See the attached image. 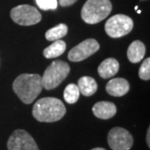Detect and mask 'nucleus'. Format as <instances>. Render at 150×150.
Listing matches in <instances>:
<instances>
[{
	"instance_id": "0eeeda50",
	"label": "nucleus",
	"mask_w": 150,
	"mask_h": 150,
	"mask_svg": "<svg viewBox=\"0 0 150 150\" xmlns=\"http://www.w3.org/2000/svg\"><path fill=\"white\" fill-rule=\"evenodd\" d=\"M108 143L112 150H129L134 144V138L127 129L114 127L108 132Z\"/></svg>"
},
{
	"instance_id": "aec40b11",
	"label": "nucleus",
	"mask_w": 150,
	"mask_h": 150,
	"mask_svg": "<svg viewBox=\"0 0 150 150\" xmlns=\"http://www.w3.org/2000/svg\"><path fill=\"white\" fill-rule=\"evenodd\" d=\"M76 2L77 0H59L58 4H59L62 7H68V6L73 5Z\"/></svg>"
},
{
	"instance_id": "412c9836",
	"label": "nucleus",
	"mask_w": 150,
	"mask_h": 150,
	"mask_svg": "<svg viewBox=\"0 0 150 150\" xmlns=\"http://www.w3.org/2000/svg\"><path fill=\"white\" fill-rule=\"evenodd\" d=\"M150 135V129L149 128L148 129V132H147V137H146V142H147V144H148V147L149 148L150 147V141H149V136Z\"/></svg>"
},
{
	"instance_id": "5701e85b",
	"label": "nucleus",
	"mask_w": 150,
	"mask_h": 150,
	"mask_svg": "<svg viewBox=\"0 0 150 150\" xmlns=\"http://www.w3.org/2000/svg\"><path fill=\"white\" fill-rule=\"evenodd\" d=\"M141 13V10H138V13Z\"/></svg>"
},
{
	"instance_id": "1a4fd4ad",
	"label": "nucleus",
	"mask_w": 150,
	"mask_h": 150,
	"mask_svg": "<svg viewBox=\"0 0 150 150\" xmlns=\"http://www.w3.org/2000/svg\"><path fill=\"white\" fill-rule=\"evenodd\" d=\"M99 49V44L93 38H88L81 42L69 51L68 58L72 62H80L95 54Z\"/></svg>"
},
{
	"instance_id": "39448f33",
	"label": "nucleus",
	"mask_w": 150,
	"mask_h": 150,
	"mask_svg": "<svg viewBox=\"0 0 150 150\" xmlns=\"http://www.w3.org/2000/svg\"><path fill=\"white\" fill-rule=\"evenodd\" d=\"M104 28L105 32L109 37L121 38L132 31L134 22L127 15L116 14L108 19Z\"/></svg>"
},
{
	"instance_id": "ddd939ff",
	"label": "nucleus",
	"mask_w": 150,
	"mask_h": 150,
	"mask_svg": "<svg viewBox=\"0 0 150 150\" xmlns=\"http://www.w3.org/2000/svg\"><path fill=\"white\" fill-rule=\"evenodd\" d=\"M146 52L145 45L139 40H135L129 45L127 56L129 60L133 64L139 63L144 59Z\"/></svg>"
},
{
	"instance_id": "4be33fe9",
	"label": "nucleus",
	"mask_w": 150,
	"mask_h": 150,
	"mask_svg": "<svg viewBox=\"0 0 150 150\" xmlns=\"http://www.w3.org/2000/svg\"><path fill=\"white\" fill-rule=\"evenodd\" d=\"M91 150H106L105 149H103V148H94V149H93Z\"/></svg>"
},
{
	"instance_id": "9d476101",
	"label": "nucleus",
	"mask_w": 150,
	"mask_h": 150,
	"mask_svg": "<svg viewBox=\"0 0 150 150\" xmlns=\"http://www.w3.org/2000/svg\"><path fill=\"white\" fill-rule=\"evenodd\" d=\"M117 112V108L113 103L100 101L96 103L93 107V112L98 118L109 119L112 118Z\"/></svg>"
},
{
	"instance_id": "f3484780",
	"label": "nucleus",
	"mask_w": 150,
	"mask_h": 150,
	"mask_svg": "<svg viewBox=\"0 0 150 150\" xmlns=\"http://www.w3.org/2000/svg\"><path fill=\"white\" fill-rule=\"evenodd\" d=\"M80 92L78 85L74 83H69L65 88L64 92V98L66 102L69 104L75 103L79 98Z\"/></svg>"
},
{
	"instance_id": "6ab92c4d",
	"label": "nucleus",
	"mask_w": 150,
	"mask_h": 150,
	"mask_svg": "<svg viewBox=\"0 0 150 150\" xmlns=\"http://www.w3.org/2000/svg\"><path fill=\"white\" fill-rule=\"evenodd\" d=\"M39 8L42 10H54L58 7L57 0H35Z\"/></svg>"
},
{
	"instance_id": "423d86ee",
	"label": "nucleus",
	"mask_w": 150,
	"mask_h": 150,
	"mask_svg": "<svg viewBox=\"0 0 150 150\" xmlns=\"http://www.w3.org/2000/svg\"><path fill=\"white\" fill-rule=\"evenodd\" d=\"M12 20L22 26H31L41 21L42 15L36 8L28 4L18 5L10 12Z\"/></svg>"
},
{
	"instance_id": "7ed1b4c3",
	"label": "nucleus",
	"mask_w": 150,
	"mask_h": 150,
	"mask_svg": "<svg viewBox=\"0 0 150 150\" xmlns=\"http://www.w3.org/2000/svg\"><path fill=\"white\" fill-rule=\"evenodd\" d=\"M112 11L110 0H88L82 8L81 17L88 24H95L105 19Z\"/></svg>"
},
{
	"instance_id": "2eb2a0df",
	"label": "nucleus",
	"mask_w": 150,
	"mask_h": 150,
	"mask_svg": "<svg viewBox=\"0 0 150 150\" xmlns=\"http://www.w3.org/2000/svg\"><path fill=\"white\" fill-rule=\"evenodd\" d=\"M66 50V43L64 41L59 39L54 41V43H52L48 48H46L43 50V56L46 59H54L59 57L60 55L64 53Z\"/></svg>"
},
{
	"instance_id": "4468645a",
	"label": "nucleus",
	"mask_w": 150,
	"mask_h": 150,
	"mask_svg": "<svg viewBox=\"0 0 150 150\" xmlns=\"http://www.w3.org/2000/svg\"><path fill=\"white\" fill-rule=\"evenodd\" d=\"M78 87L81 93L87 97L93 95L98 89V84L95 79L88 76L81 77L78 81Z\"/></svg>"
},
{
	"instance_id": "9b49d317",
	"label": "nucleus",
	"mask_w": 150,
	"mask_h": 150,
	"mask_svg": "<svg viewBox=\"0 0 150 150\" xmlns=\"http://www.w3.org/2000/svg\"><path fill=\"white\" fill-rule=\"evenodd\" d=\"M129 90V83L123 78H116L109 81L106 85V91L114 97H122Z\"/></svg>"
},
{
	"instance_id": "a211bd4d",
	"label": "nucleus",
	"mask_w": 150,
	"mask_h": 150,
	"mask_svg": "<svg viewBox=\"0 0 150 150\" xmlns=\"http://www.w3.org/2000/svg\"><path fill=\"white\" fill-rule=\"evenodd\" d=\"M139 76L143 80H149L150 79V59L147 58L143 62L142 65L140 66L139 71Z\"/></svg>"
},
{
	"instance_id": "dca6fc26",
	"label": "nucleus",
	"mask_w": 150,
	"mask_h": 150,
	"mask_svg": "<svg viewBox=\"0 0 150 150\" xmlns=\"http://www.w3.org/2000/svg\"><path fill=\"white\" fill-rule=\"evenodd\" d=\"M68 33V26L64 23H60L59 25L48 29L45 33V38L48 41H56L64 37Z\"/></svg>"
},
{
	"instance_id": "6e6552de",
	"label": "nucleus",
	"mask_w": 150,
	"mask_h": 150,
	"mask_svg": "<svg viewBox=\"0 0 150 150\" xmlns=\"http://www.w3.org/2000/svg\"><path fill=\"white\" fill-rule=\"evenodd\" d=\"M7 147L8 150H39L33 138L23 129H17L11 134Z\"/></svg>"
},
{
	"instance_id": "f03ea898",
	"label": "nucleus",
	"mask_w": 150,
	"mask_h": 150,
	"mask_svg": "<svg viewBox=\"0 0 150 150\" xmlns=\"http://www.w3.org/2000/svg\"><path fill=\"white\" fill-rule=\"evenodd\" d=\"M32 113L34 118L39 122L54 123L64 118L66 108L59 98H43L34 103Z\"/></svg>"
},
{
	"instance_id": "f8f14e48",
	"label": "nucleus",
	"mask_w": 150,
	"mask_h": 150,
	"mask_svg": "<svg viewBox=\"0 0 150 150\" xmlns=\"http://www.w3.org/2000/svg\"><path fill=\"white\" fill-rule=\"evenodd\" d=\"M119 69L118 60L112 58L103 60L98 68V73L103 79H109L117 74Z\"/></svg>"
},
{
	"instance_id": "f257e3e1",
	"label": "nucleus",
	"mask_w": 150,
	"mask_h": 150,
	"mask_svg": "<svg viewBox=\"0 0 150 150\" xmlns=\"http://www.w3.org/2000/svg\"><path fill=\"white\" fill-rule=\"evenodd\" d=\"M13 89L22 102L30 104L42 92L41 76L35 74H20L13 81Z\"/></svg>"
},
{
	"instance_id": "20e7f679",
	"label": "nucleus",
	"mask_w": 150,
	"mask_h": 150,
	"mask_svg": "<svg viewBox=\"0 0 150 150\" xmlns=\"http://www.w3.org/2000/svg\"><path fill=\"white\" fill-rule=\"evenodd\" d=\"M70 72V67L64 61L56 60L46 69L41 77L43 88L51 90L58 86L68 77Z\"/></svg>"
}]
</instances>
